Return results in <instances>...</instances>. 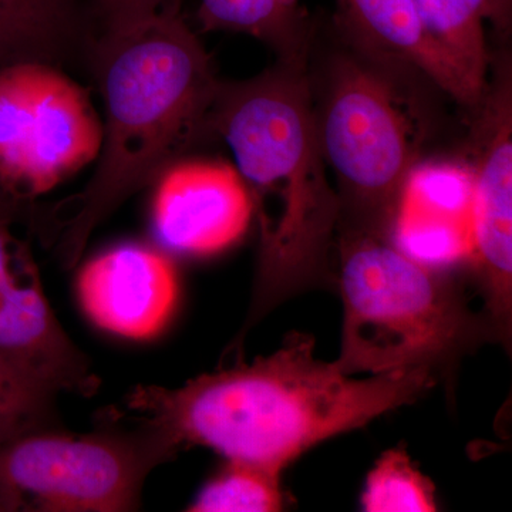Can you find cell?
Listing matches in <instances>:
<instances>
[{
  "mask_svg": "<svg viewBox=\"0 0 512 512\" xmlns=\"http://www.w3.org/2000/svg\"><path fill=\"white\" fill-rule=\"evenodd\" d=\"M56 394L0 355V447L32 431L60 427Z\"/></svg>",
  "mask_w": 512,
  "mask_h": 512,
  "instance_id": "19",
  "label": "cell"
},
{
  "mask_svg": "<svg viewBox=\"0 0 512 512\" xmlns=\"http://www.w3.org/2000/svg\"><path fill=\"white\" fill-rule=\"evenodd\" d=\"M316 124L338 183V231L389 237L400 191L426 134L412 99L377 64L339 56L330 66Z\"/></svg>",
  "mask_w": 512,
  "mask_h": 512,
  "instance_id": "5",
  "label": "cell"
},
{
  "mask_svg": "<svg viewBox=\"0 0 512 512\" xmlns=\"http://www.w3.org/2000/svg\"><path fill=\"white\" fill-rule=\"evenodd\" d=\"M254 205L234 164L175 161L156 180L151 221L158 241L184 256L220 254L247 234Z\"/></svg>",
  "mask_w": 512,
  "mask_h": 512,
  "instance_id": "9",
  "label": "cell"
},
{
  "mask_svg": "<svg viewBox=\"0 0 512 512\" xmlns=\"http://www.w3.org/2000/svg\"><path fill=\"white\" fill-rule=\"evenodd\" d=\"M430 366L353 379L292 333L272 355L208 373L178 389L137 386L126 406L178 450L211 448L227 460L282 471L316 444L417 402L436 386Z\"/></svg>",
  "mask_w": 512,
  "mask_h": 512,
  "instance_id": "1",
  "label": "cell"
},
{
  "mask_svg": "<svg viewBox=\"0 0 512 512\" xmlns=\"http://www.w3.org/2000/svg\"><path fill=\"white\" fill-rule=\"evenodd\" d=\"M211 127L234 154L258 222L247 332L286 299L332 279L339 197L320 148L303 66L281 63L247 82L221 83Z\"/></svg>",
  "mask_w": 512,
  "mask_h": 512,
  "instance_id": "3",
  "label": "cell"
},
{
  "mask_svg": "<svg viewBox=\"0 0 512 512\" xmlns=\"http://www.w3.org/2000/svg\"><path fill=\"white\" fill-rule=\"evenodd\" d=\"M178 451L146 421L89 434L50 427L0 447V484L19 511H137L148 474Z\"/></svg>",
  "mask_w": 512,
  "mask_h": 512,
  "instance_id": "6",
  "label": "cell"
},
{
  "mask_svg": "<svg viewBox=\"0 0 512 512\" xmlns=\"http://www.w3.org/2000/svg\"><path fill=\"white\" fill-rule=\"evenodd\" d=\"M202 30L247 33L281 56L303 66L311 23L302 0H200Z\"/></svg>",
  "mask_w": 512,
  "mask_h": 512,
  "instance_id": "16",
  "label": "cell"
},
{
  "mask_svg": "<svg viewBox=\"0 0 512 512\" xmlns=\"http://www.w3.org/2000/svg\"><path fill=\"white\" fill-rule=\"evenodd\" d=\"M495 13L494 28L508 32L511 26L512 0H491Z\"/></svg>",
  "mask_w": 512,
  "mask_h": 512,
  "instance_id": "22",
  "label": "cell"
},
{
  "mask_svg": "<svg viewBox=\"0 0 512 512\" xmlns=\"http://www.w3.org/2000/svg\"><path fill=\"white\" fill-rule=\"evenodd\" d=\"M282 471L228 460L201 488L190 512H276L284 507Z\"/></svg>",
  "mask_w": 512,
  "mask_h": 512,
  "instance_id": "17",
  "label": "cell"
},
{
  "mask_svg": "<svg viewBox=\"0 0 512 512\" xmlns=\"http://www.w3.org/2000/svg\"><path fill=\"white\" fill-rule=\"evenodd\" d=\"M39 218L32 201L19 200L0 185V225H13L18 221L37 225Z\"/></svg>",
  "mask_w": 512,
  "mask_h": 512,
  "instance_id": "21",
  "label": "cell"
},
{
  "mask_svg": "<svg viewBox=\"0 0 512 512\" xmlns=\"http://www.w3.org/2000/svg\"><path fill=\"white\" fill-rule=\"evenodd\" d=\"M103 124L89 92L40 62L0 67V185L33 201L99 158Z\"/></svg>",
  "mask_w": 512,
  "mask_h": 512,
  "instance_id": "7",
  "label": "cell"
},
{
  "mask_svg": "<svg viewBox=\"0 0 512 512\" xmlns=\"http://www.w3.org/2000/svg\"><path fill=\"white\" fill-rule=\"evenodd\" d=\"M421 26L464 80L477 104L487 92L485 23L494 26L491 0H410Z\"/></svg>",
  "mask_w": 512,
  "mask_h": 512,
  "instance_id": "15",
  "label": "cell"
},
{
  "mask_svg": "<svg viewBox=\"0 0 512 512\" xmlns=\"http://www.w3.org/2000/svg\"><path fill=\"white\" fill-rule=\"evenodd\" d=\"M167 8L97 40L87 70L106 111L99 165L80 194L62 205L72 211L57 225V254L80 261L101 222L165 168L212 136L221 83L198 36Z\"/></svg>",
  "mask_w": 512,
  "mask_h": 512,
  "instance_id": "2",
  "label": "cell"
},
{
  "mask_svg": "<svg viewBox=\"0 0 512 512\" xmlns=\"http://www.w3.org/2000/svg\"><path fill=\"white\" fill-rule=\"evenodd\" d=\"M343 30L369 56L419 70L458 103L477 107L460 74L421 26L410 0H335Z\"/></svg>",
  "mask_w": 512,
  "mask_h": 512,
  "instance_id": "14",
  "label": "cell"
},
{
  "mask_svg": "<svg viewBox=\"0 0 512 512\" xmlns=\"http://www.w3.org/2000/svg\"><path fill=\"white\" fill-rule=\"evenodd\" d=\"M0 355L55 393L90 396L100 383L50 308L33 259L0 289Z\"/></svg>",
  "mask_w": 512,
  "mask_h": 512,
  "instance_id": "12",
  "label": "cell"
},
{
  "mask_svg": "<svg viewBox=\"0 0 512 512\" xmlns=\"http://www.w3.org/2000/svg\"><path fill=\"white\" fill-rule=\"evenodd\" d=\"M367 512H433L439 510L436 488L400 448L386 451L367 476L362 494Z\"/></svg>",
  "mask_w": 512,
  "mask_h": 512,
  "instance_id": "18",
  "label": "cell"
},
{
  "mask_svg": "<svg viewBox=\"0 0 512 512\" xmlns=\"http://www.w3.org/2000/svg\"><path fill=\"white\" fill-rule=\"evenodd\" d=\"M389 239L403 254L429 268L471 261L474 173L470 164L414 165L400 191Z\"/></svg>",
  "mask_w": 512,
  "mask_h": 512,
  "instance_id": "11",
  "label": "cell"
},
{
  "mask_svg": "<svg viewBox=\"0 0 512 512\" xmlns=\"http://www.w3.org/2000/svg\"><path fill=\"white\" fill-rule=\"evenodd\" d=\"M76 295L96 328L119 338H157L180 299V276L171 256L146 244H123L87 261Z\"/></svg>",
  "mask_w": 512,
  "mask_h": 512,
  "instance_id": "10",
  "label": "cell"
},
{
  "mask_svg": "<svg viewBox=\"0 0 512 512\" xmlns=\"http://www.w3.org/2000/svg\"><path fill=\"white\" fill-rule=\"evenodd\" d=\"M510 80L487 87L473 130L474 252L485 313L497 340L511 338L512 96Z\"/></svg>",
  "mask_w": 512,
  "mask_h": 512,
  "instance_id": "8",
  "label": "cell"
},
{
  "mask_svg": "<svg viewBox=\"0 0 512 512\" xmlns=\"http://www.w3.org/2000/svg\"><path fill=\"white\" fill-rule=\"evenodd\" d=\"M101 26L93 0H0V67L89 66Z\"/></svg>",
  "mask_w": 512,
  "mask_h": 512,
  "instance_id": "13",
  "label": "cell"
},
{
  "mask_svg": "<svg viewBox=\"0 0 512 512\" xmlns=\"http://www.w3.org/2000/svg\"><path fill=\"white\" fill-rule=\"evenodd\" d=\"M93 3L101 35L130 28L161 10L181 6V0H93Z\"/></svg>",
  "mask_w": 512,
  "mask_h": 512,
  "instance_id": "20",
  "label": "cell"
},
{
  "mask_svg": "<svg viewBox=\"0 0 512 512\" xmlns=\"http://www.w3.org/2000/svg\"><path fill=\"white\" fill-rule=\"evenodd\" d=\"M18 511V505H16L13 498L10 497L8 491L0 484V512H15Z\"/></svg>",
  "mask_w": 512,
  "mask_h": 512,
  "instance_id": "23",
  "label": "cell"
},
{
  "mask_svg": "<svg viewBox=\"0 0 512 512\" xmlns=\"http://www.w3.org/2000/svg\"><path fill=\"white\" fill-rule=\"evenodd\" d=\"M339 237L343 332L333 363L346 375L437 370L497 340L487 316L471 312L463 291L441 269L414 261L386 235L343 229Z\"/></svg>",
  "mask_w": 512,
  "mask_h": 512,
  "instance_id": "4",
  "label": "cell"
}]
</instances>
